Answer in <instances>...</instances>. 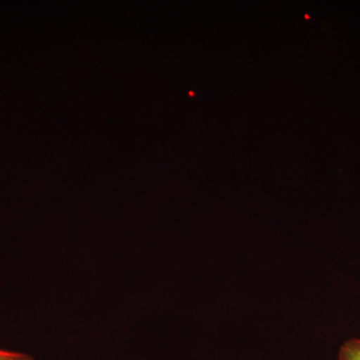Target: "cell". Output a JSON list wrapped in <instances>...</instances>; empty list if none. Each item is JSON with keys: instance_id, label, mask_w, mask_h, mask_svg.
I'll use <instances>...</instances> for the list:
<instances>
[{"instance_id": "obj_2", "label": "cell", "mask_w": 360, "mask_h": 360, "mask_svg": "<svg viewBox=\"0 0 360 360\" xmlns=\"http://www.w3.org/2000/svg\"><path fill=\"white\" fill-rule=\"evenodd\" d=\"M0 360H34L32 355L0 349Z\"/></svg>"}, {"instance_id": "obj_1", "label": "cell", "mask_w": 360, "mask_h": 360, "mask_svg": "<svg viewBox=\"0 0 360 360\" xmlns=\"http://www.w3.org/2000/svg\"><path fill=\"white\" fill-rule=\"evenodd\" d=\"M340 360H360V340L345 342L340 350Z\"/></svg>"}]
</instances>
